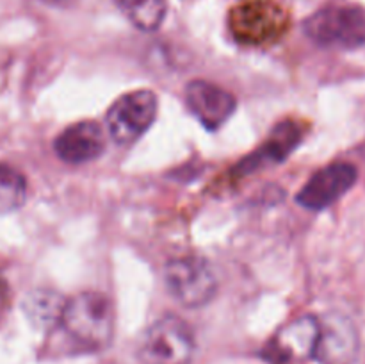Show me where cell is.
<instances>
[{
  "label": "cell",
  "instance_id": "1",
  "mask_svg": "<svg viewBox=\"0 0 365 364\" xmlns=\"http://www.w3.org/2000/svg\"><path fill=\"white\" fill-rule=\"evenodd\" d=\"M303 29L324 49H360L365 46V7L349 0H334L307 18Z\"/></svg>",
  "mask_w": 365,
  "mask_h": 364
},
{
  "label": "cell",
  "instance_id": "2",
  "mask_svg": "<svg viewBox=\"0 0 365 364\" xmlns=\"http://www.w3.org/2000/svg\"><path fill=\"white\" fill-rule=\"evenodd\" d=\"M61 325L84 348H107L114 335L113 303L100 293H81L66 302Z\"/></svg>",
  "mask_w": 365,
  "mask_h": 364
},
{
  "label": "cell",
  "instance_id": "3",
  "mask_svg": "<svg viewBox=\"0 0 365 364\" xmlns=\"http://www.w3.org/2000/svg\"><path fill=\"white\" fill-rule=\"evenodd\" d=\"M195 346V334L184 320L163 316L146 328L138 353L145 364H189Z\"/></svg>",
  "mask_w": 365,
  "mask_h": 364
},
{
  "label": "cell",
  "instance_id": "4",
  "mask_svg": "<svg viewBox=\"0 0 365 364\" xmlns=\"http://www.w3.org/2000/svg\"><path fill=\"white\" fill-rule=\"evenodd\" d=\"M164 282L170 295L184 307H202L214 298L217 278L212 266L202 257H180L164 268Z\"/></svg>",
  "mask_w": 365,
  "mask_h": 364
},
{
  "label": "cell",
  "instance_id": "5",
  "mask_svg": "<svg viewBox=\"0 0 365 364\" xmlns=\"http://www.w3.org/2000/svg\"><path fill=\"white\" fill-rule=\"evenodd\" d=\"M159 100L150 89H138L120 96L107 111L106 123L118 145H132L155 121Z\"/></svg>",
  "mask_w": 365,
  "mask_h": 364
},
{
  "label": "cell",
  "instance_id": "6",
  "mask_svg": "<svg viewBox=\"0 0 365 364\" xmlns=\"http://www.w3.org/2000/svg\"><path fill=\"white\" fill-rule=\"evenodd\" d=\"M359 171L349 163H334L321 168L296 195V202L309 211H323L334 206L355 186Z\"/></svg>",
  "mask_w": 365,
  "mask_h": 364
},
{
  "label": "cell",
  "instance_id": "7",
  "mask_svg": "<svg viewBox=\"0 0 365 364\" xmlns=\"http://www.w3.org/2000/svg\"><path fill=\"white\" fill-rule=\"evenodd\" d=\"M319 325L314 359L319 364H355L360 339L353 321L344 314L331 313L321 318Z\"/></svg>",
  "mask_w": 365,
  "mask_h": 364
},
{
  "label": "cell",
  "instance_id": "8",
  "mask_svg": "<svg viewBox=\"0 0 365 364\" xmlns=\"http://www.w3.org/2000/svg\"><path fill=\"white\" fill-rule=\"evenodd\" d=\"M184 100L189 113L209 131H217L227 123L237 107L232 93L207 81L189 82Z\"/></svg>",
  "mask_w": 365,
  "mask_h": 364
},
{
  "label": "cell",
  "instance_id": "9",
  "mask_svg": "<svg viewBox=\"0 0 365 364\" xmlns=\"http://www.w3.org/2000/svg\"><path fill=\"white\" fill-rule=\"evenodd\" d=\"M230 29L237 41L245 45H262L284 32L285 16L271 4H250L234 11Z\"/></svg>",
  "mask_w": 365,
  "mask_h": 364
},
{
  "label": "cell",
  "instance_id": "10",
  "mask_svg": "<svg viewBox=\"0 0 365 364\" xmlns=\"http://www.w3.org/2000/svg\"><path fill=\"white\" fill-rule=\"evenodd\" d=\"M303 138V127L298 121L285 120L278 123L277 127L271 131L269 138L259 146L253 153L241 161L235 166V175H245L255 173V171L264 170V168H271L280 164L282 161L287 159L289 153L299 145Z\"/></svg>",
  "mask_w": 365,
  "mask_h": 364
},
{
  "label": "cell",
  "instance_id": "11",
  "mask_svg": "<svg viewBox=\"0 0 365 364\" xmlns=\"http://www.w3.org/2000/svg\"><path fill=\"white\" fill-rule=\"evenodd\" d=\"M53 150L61 161L78 166L102 156L106 150V136L96 121H78L57 136Z\"/></svg>",
  "mask_w": 365,
  "mask_h": 364
},
{
  "label": "cell",
  "instance_id": "12",
  "mask_svg": "<svg viewBox=\"0 0 365 364\" xmlns=\"http://www.w3.org/2000/svg\"><path fill=\"white\" fill-rule=\"evenodd\" d=\"M319 320L314 316H302L285 325L269 345L271 359L303 360L314 359L317 339H319Z\"/></svg>",
  "mask_w": 365,
  "mask_h": 364
},
{
  "label": "cell",
  "instance_id": "13",
  "mask_svg": "<svg viewBox=\"0 0 365 364\" xmlns=\"http://www.w3.org/2000/svg\"><path fill=\"white\" fill-rule=\"evenodd\" d=\"M66 302L61 295L46 289H38L25 298L24 310L29 321L41 330H52L53 327L61 325Z\"/></svg>",
  "mask_w": 365,
  "mask_h": 364
},
{
  "label": "cell",
  "instance_id": "14",
  "mask_svg": "<svg viewBox=\"0 0 365 364\" xmlns=\"http://www.w3.org/2000/svg\"><path fill=\"white\" fill-rule=\"evenodd\" d=\"M114 4L125 18L143 32L157 31L168 13L166 0H114Z\"/></svg>",
  "mask_w": 365,
  "mask_h": 364
},
{
  "label": "cell",
  "instance_id": "15",
  "mask_svg": "<svg viewBox=\"0 0 365 364\" xmlns=\"http://www.w3.org/2000/svg\"><path fill=\"white\" fill-rule=\"evenodd\" d=\"M27 200V181L16 168L0 163V214L20 209Z\"/></svg>",
  "mask_w": 365,
  "mask_h": 364
},
{
  "label": "cell",
  "instance_id": "16",
  "mask_svg": "<svg viewBox=\"0 0 365 364\" xmlns=\"http://www.w3.org/2000/svg\"><path fill=\"white\" fill-rule=\"evenodd\" d=\"M7 307H9V288H7V282L0 275V320L6 314Z\"/></svg>",
  "mask_w": 365,
  "mask_h": 364
},
{
  "label": "cell",
  "instance_id": "17",
  "mask_svg": "<svg viewBox=\"0 0 365 364\" xmlns=\"http://www.w3.org/2000/svg\"><path fill=\"white\" fill-rule=\"evenodd\" d=\"M41 2L48 4V6H70L73 0H41Z\"/></svg>",
  "mask_w": 365,
  "mask_h": 364
}]
</instances>
